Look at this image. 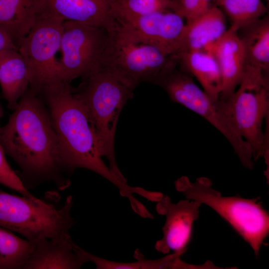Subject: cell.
I'll return each instance as SVG.
<instances>
[{
  "mask_svg": "<svg viewBox=\"0 0 269 269\" xmlns=\"http://www.w3.org/2000/svg\"><path fill=\"white\" fill-rule=\"evenodd\" d=\"M179 69L194 77L203 90L218 101L223 86L221 71L214 55L207 50L185 51L175 54Z\"/></svg>",
  "mask_w": 269,
  "mask_h": 269,
  "instance_id": "cell-16",
  "label": "cell"
},
{
  "mask_svg": "<svg viewBox=\"0 0 269 269\" xmlns=\"http://www.w3.org/2000/svg\"><path fill=\"white\" fill-rule=\"evenodd\" d=\"M237 90L219 103L243 138L254 160L265 159L269 174V74L246 63Z\"/></svg>",
  "mask_w": 269,
  "mask_h": 269,
  "instance_id": "cell-3",
  "label": "cell"
},
{
  "mask_svg": "<svg viewBox=\"0 0 269 269\" xmlns=\"http://www.w3.org/2000/svg\"><path fill=\"white\" fill-rule=\"evenodd\" d=\"M267 0L269 1V0Z\"/></svg>",
  "mask_w": 269,
  "mask_h": 269,
  "instance_id": "cell-29",
  "label": "cell"
},
{
  "mask_svg": "<svg viewBox=\"0 0 269 269\" xmlns=\"http://www.w3.org/2000/svg\"><path fill=\"white\" fill-rule=\"evenodd\" d=\"M34 244L22 269H79L89 262L86 251L75 244L70 235L41 239Z\"/></svg>",
  "mask_w": 269,
  "mask_h": 269,
  "instance_id": "cell-14",
  "label": "cell"
},
{
  "mask_svg": "<svg viewBox=\"0 0 269 269\" xmlns=\"http://www.w3.org/2000/svg\"><path fill=\"white\" fill-rule=\"evenodd\" d=\"M34 248V243L0 226V269H22Z\"/></svg>",
  "mask_w": 269,
  "mask_h": 269,
  "instance_id": "cell-21",
  "label": "cell"
},
{
  "mask_svg": "<svg viewBox=\"0 0 269 269\" xmlns=\"http://www.w3.org/2000/svg\"><path fill=\"white\" fill-rule=\"evenodd\" d=\"M109 38L105 29L74 21H64L59 61V76L63 83L87 78L99 65Z\"/></svg>",
  "mask_w": 269,
  "mask_h": 269,
  "instance_id": "cell-10",
  "label": "cell"
},
{
  "mask_svg": "<svg viewBox=\"0 0 269 269\" xmlns=\"http://www.w3.org/2000/svg\"><path fill=\"white\" fill-rule=\"evenodd\" d=\"M39 96L49 113L66 173H72L79 168L92 171L115 185L130 204H135L137 199L134 195H141V188L130 186L121 181L105 164L94 125L70 84L52 87Z\"/></svg>",
  "mask_w": 269,
  "mask_h": 269,
  "instance_id": "cell-2",
  "label": "cell"
},
{
  "mask_svg": "<svg viewBox=\"0 0 269 269\" xmlns=\"http://www.w3.org/2000/svg\"><path fill=\"white\" fill-rule=\"evenodd\" d=\"M227 30L222 11L217 6L211 5L185 23L182 52L205 50Z\"/></svg>",
  "mask_w": 269,
  "mask_h": 269,
  "instance_id": "cell-17",
  "label": "cell"
},
{
  "mask_svg": "<svg viewBox=\"0 0 269 269\" xmlns=\"http://www.w3.org/2000/svg\"><path fill=\"white\" fill-rule=\"evenodd\" d=\"M8 49L18 50L9 36L0 29V51Z\"/></svg>",
  "mask_w": 269,
  "mask_h": 269,
  "instance_id": "cell-27",
  "label": "cell"
},
{
  "mask_svg": "<svg viewBox=\"0 0 269 269\" xmlns=\"http://www.w3.org/2000/svg\"><path fill=\"white\" fill-rule=\"evenodd\" d=\"M236 32L245 49L246 63L269 74V15L262 17Z\"/></svg>",
  "mask_w": 269,
  "mask_h": 269,
  "instance_id": "cell-20",
  "label": "cell"
},
{
  "mask_svg": "<svg viewBox=\"0 0 269 269\" xmlns=\"http://www.w3.org/2000/svg\"><path fill=\"white\" fill-rule=\"evenodd\" d=\"M2 111L0 108V119ZM5 152L0 140V184L15 190L22 196L35 198L24 186L19 175L11 168L5 158Z\"/></svg>",
  "mask_w": 269,
  "mask_h": 269,
  "instance_id": "cell-25",
  "label": "cell"
},
{
  "mask_svg": "<svg viewBox=\"0 0 269 269\" xmlns=\"http://www.w3.org/2000/svg\"><path fill=\"white\" fill-rule=\"evenodd\" d=\"M58 203L50 198L19 196L0 190V226L33 243L70 235L75 224L71 214L72 196H67L62 205Z\"/></svg>",
  "mask_w": 269,
  "mask_h": 269,
  "instance_id": "cell-6",
  "label": "cell"
},
{
  "mask_svg": "<svg viewBox=\"0 0 269 269\" xmlns=\"http://www.w3.org/2000/svg\"><path fill=\"white\" fill-rule=\"evenodd\" d=\"M215 1L216 0H201L202 12L207 10L211 5V2Z\"/></svg>",
  "mask_w": 269,
  "mask_h": 269,
  "instance_id": "cell-28",
  "label": "cell"
},
{
  "mask_svg": "<svg viewBox=\"0 0 269 269\" xmlns=\"http://www.w3.org/2000/svg\"><path fill=\"white\" fill-rule=\"evenodd\" d=\"M64 21L43 13L21 41L18 50L26 64L30 88L38 95L62 83L59 76V61Z\"/></svg>",
  "mask_w": 269,
  "mask_h": 269,
  "instance_id": "cell-9",
  "label": "cell"
},
{
  "mask_svg": "<svg viewBox=\"0 0 269 269\" xmlns=\"http://www.w3.org/2000/svg\"><path fill=\"white\" fill-rule=\"evenodd\" d=\"M173 0H117L113 6L116 22L151 13L172 10Z\"/></svg>",
  "mask_w": 269,
  "mask_h": 269,
  "instance_id": "cell-24",
  "label": "cell"
},
{
  "mask_svg": "<svg viewBox=\"0 0 269 269\" xmlns=\"http://www.w3.org/2000/svg\"><path fill=\"white\" fill-rule=\"evenodd\" d=\"M0 140L5 154L21 169V180L27 189L44 182H53L60 190L70 186L48 109L30 88L6 124L0 126Z\"/></svg>",
  "mask_w": 269,
  "mask_h": 269,
  "instance_id": "cell-1",
  "label": "cell"
},
{
  "mask_svg": "<svg viewBox=\"0 0 269 269\" xmlns=\"http://www.w3.org/2000/svg\"><path fill=\"white\" fill-rule=\"evenodd\" d=\"M175 189L186 199L204 204L214 210L244 239L259 257L269 233V214L260 197L246 199L239 196H224L212 187L207 177L191 182L182 176L175 182Z\"/></svg>",
  "mask_w": 269,
  "mask_h": 269,
  "instance_id": "cell-4",
  "label": "cell"
},
{
  "mask_svg": "<svg viewBox=\"0 0 269 269\" xmlns=\"http://www.w3.org/2000/svg\"><path fill=\"white\" fill-rule=\"evenodd\" d=\"M167 93L170 99L203 117L228 140L242 165L252 169L254 160L249 144L239 134L219 105L194 82L192 77L171 66L156 84Z\"/></svg>",
  "mask_w": 269,
  "mask_h": 269,
  "instance_id": "cell-8",
  "label": "cell"
},
{
  "mask_svg": "<svg viewBox=\"0 0 269 269\" xmlns=\"http://www.w3.org/2000/svg\"><path fill=\"white\" fill-rule=\"evenodd\" d=\"M28 85V69L18 50L0 51V86L9 109L14 110Z\"/></svg>",
  "mask_w": 269,
  "mask_h": 269,
  "instance_id": "cell-19",
  "label": "cell"
},
{
  "mask_svg": "<svg viewBox=\"0 0 269 269\" xmlns=\"http://www.w3.org/2000/svg\"><path fill=\"white\" fill-rule=\"evenodd\" d=\"M231 21L230 29L237 31L265 16L268 8L262 0H216Z\"/></svg>",
  "mask_w": 269,
  "mask_h": 269,
  "instance_id": "cell-22",
  "label": "cell"
},
{
  "mask_svg": "<svg viewBox=\"0 0 269 269\" xmlns=\"http://www.w3.org/2000/svg\"><path fill=\"white\" fill-rule=\"evenodd\" d=\"M157 47L140 41L116 24L98 68L134 90L141 83L156 84L174 61Z\"/></svg>",
  "mask_w": 269,
  "mask_h": 269,
  "instance_id": "cell-7",
  "label": "cell"
},
{
  "mask_svg": "<svg viewBox=\"0 0 269 269\" xmlns=\"http://www.w3.org/2000/svg\"><path fill=\"white\" fill-rule=\"evenodd\" d=\"M41 14L40 0H0V29L17 48Z\"/></svg>",
  "mask_w": 269,
  "mask_h": 269,
  "instance_id": "cell-18",
  "label": "cell"
},
{
  "mask_svg": "<svg viewBox=\"0 0 269 269\" xmlns=\"http://www.w3.org/2000/svg\"><path fill=\"white\" fill-rule=\"evenodd\" d=\"M172 11L190 21L202 13L201 0H173Z\"/></svg>",
  "mask_w": 269,
  "mask_h": 269,
  "instance_id": "cell-26",
  "label": "cell"
},
{
  "mask_svg": "<svg viewBox=\"0 0 269 269\" xmlns=\"http://www.w3.org/2000/svg\"><path fill=\"white\" fill-rule=\"evenodd\" d=\"M156 202V212L165 217V222L163 236L156 242L155 249L163 254L173 251L183 255L191 238L193 223L199 217L201 204L188 199L174 203L167 195Z\"/></svg>",
  "mask_w": 269,
  "mask_h": 269,
  "instance_id": "cell-12",
  "label": "cell"
},
{
  "mask_svg": "<svg viewBox=\"0 0 269 269\" xmlns=\"http://www.w3.org/2000/svg\"><path fill=\"white\" fill-rule=\"evenodd\" d=\"M117 0H42L43 13L112 31L116 25L113 6Z\"/></svg>",
  "mask_w": 269,
  "mask_h": 269,
  "instance_id": "cell-13",
  "label": "cell"
},
{
  "mask_svg": "<svg viewBox=\"0 0 269 269\" xmlns=\"http://www.w3.org/2000/svg\"><path fill=\"white\" fill-rule=\"evenodd\" d=\"M89 262L93 263L97 269H174L181 254L172 253L159 259L145 258L139 249L134 253L136 261L130 263L110 261L86 252Z\"/></svg>",
  "mask_w": 269,
  "mask_h": 269,
  "instance_id": "cell-23",
  "label": "cell"
},
{
  "mask_svg": "<svg viewBox=\"0 0 269 269\" xmlns=\"http://www.w3.org/2000/svg\"><path fill=\"white\" fill-rule=\"evenodd\" d=\"M205 50L211 52L219 64L223 80L219 100H225L235 92L243 75L246 64L244 46L237 32L229 28Z\"/></svg>",
  "mask_w": 269,
  "mask_h": 269,
  "instance_id": "cell-15",
  "label": "cell"
},
{
  "mask_svg": "<svg viewBox=\"0 0 269 269\" xmlns=\"http://www.w3.org/2000/svg\"><path fill=\"white\" fill-rule=\"evenodd\" d=\"M74 94L86 108L95 128L103 157L121 181H127L120 170L115 154L117 125L122 110L132 99L134 90L108 72L98 68L83 79Z\"/></svg>",
  "mask_w": 269,
  "mask_h": 269,
  "instance_id": "cell-5",
  "label": "cell"
},
{
  "mask_svg": "<svg viewBox=\"0 0 269 269\" xmlns=\"http://www.w3.org/2000/svg\"><path fill=\"white\" fill-rule=\"evenodd\" d=\"M184 19L172 10L159 11L117 24L140 41L151 44L167 55L182 52Z\"/></svg>",
  "mask_w": 269,
  "mask_h": 269,
  "instance_id": "cell-11",
  "label": "cell"
}]
</instances>
